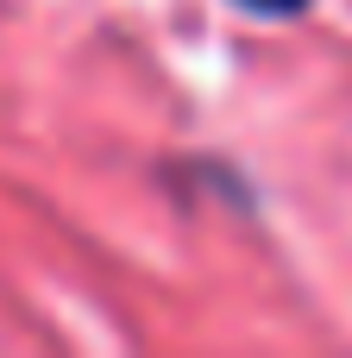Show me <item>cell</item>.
<instances>
[{
	"label": "cell",
	"instance_id": "6da1fadb",
	"mask_svg": "<svg viewBox=\"0 0 352 358\" xmlns=\"http://www.w3.org/2000/svg\"><path fill=\"white\" fill-rule=\"evenodd\" d=\"M239 13H258V19H296L309 13V0H233Z\"/></svg>",
	"mask_w": 352,
	"mask_h": 358
}]
</instances>
